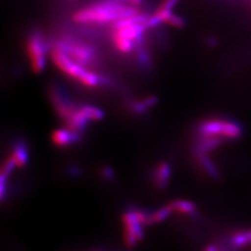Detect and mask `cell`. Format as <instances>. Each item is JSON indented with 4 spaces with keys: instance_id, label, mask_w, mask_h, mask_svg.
<instances>
[{
    "instance_id": "1",
    "label": "cell",
    "mask_w": 251,
    "mask_h": 251,
    "mask_svg": "<svg viewBox=\"0 0 251 251\" xmlns=\"http://www.w3.org/2000/svg\"><path fill=\"white\" fill-rule=\"evenodd\" d=\"M140 13L129 4H110L96 1L73 14V21L78 25H113L119 20Z\"/></svg>"
},
{
    "instance_id": "2",
    "label": "cell",
    "mask_w": 251,
    "mask_h": 251,
    "mask_svg": "<svg viewBox=\"0 0 251 251\" xmlns=\"http://www.w3.org/2000/svg\"><path fill=\"white\" fill-rule=\"evenodd\" d=\"M49 55L62 72L85 87L97 88L110 84L108 77L74 62L67 54L57 48L50 46Z\"/></svg>"
},
{
    "instance_id": "3",
    "label": "cell",
    "mask_w": 251,
    "mask_h": 251,
    "mask_svg": "<svg viewBox=\"0 0 251 251\" xmlns=\"http://www.w3.org/2000/svg\"><path fill=\"white\" fill-rule=\"evenodd\" d=\"M51 46L61 50L67 54L74 62L86 68L95 70L94 68L98 66L99 59L94 48L72 36L66 35L61 36L54 40Z\"/></svg>"
},
{
    "instance_id": "4",
    "label": "cell",
    "mask_w": 251,
    "mask_h": 251,
    "mask_svg": "<svg viewBox=\"0 0 251 251\" xmlns=\"http://www.w3.org/2000/svg\"><path fill=\"white\" fill-rule=\"evenodd\" d=\"M197 130L198 137H221L229 140H237L244 133L240 123L225 118H209L204 120L198 125Z\"/></svg>"
},
{
    "instance_id": "5",
    "label": "cell",
    "mask_w": 251,
    "mask_h": 251,
    "mask_svg": "<svg viewBox=\"0 0 251 251\" xmlns=\"http://www.w3.org/2000/svg\"><path fill=\"white\" fill-rule=\"evenodd\" d=\"M50 47L40 32H33L25 42V52L33 72L39 74L45 69L46 60Z\"/></svg>"
},
{
    "instance_id": "6",
    "label": "cell",
    "mask_w": 251,
    "mask_h": 251,
    "mask_svg": "<svg viewBox=\"0 0 251 251\" xmlns=\"http://www.w3.org/2000/svg\"><path fill=\"white\" fill-rule=\"evenodd\" d=\"M123 239L126 248H133L144 238V225L137 217L136 210L126 211L122 215Z\"/></svg>"
},
{
    "instance_id": "7",
    "label": "cell",
    "mask_w": 251,
    "mask_h": 251,
    "mask_svg": "<svg viewBox=\"0 0 251 251\" xmlns=\"http://www.w3.org/2000/svg\"><path fill=\"white\" fill-rule=\"evenodd\" d=\"M49 98L50 100L54 111L63 123L72 116L78 107V104L68 99L57 87L52 86L49 90Z\"/></svg>"
},
{
    "instance_id": "8",
    "label": "cell",
    "mask_w": 251,
    "mask_h": 251,
    "mask_svg": "<svg viewBox=\"0 0 251 251\" xmlns=\"http://www.w3.org/2000/svg\"><path fill=\"white\" fill-rule=\"evenodd\" d=\"M82 135L75 133L72 130L66 128H59L54 130L51 139L54 145L59 148H66L75 144H77L80 141Z\"/></svg>"
},
{
    "instance_id": "9",
    "label": "cell",
    "mask_w": 251,
    "mask_h": 251,
    "mask_svg": "<svg viewBox=\"0 0 251 251\" xmlns=\"http://www.w3.org/2000/svg\"><path fill=\"white\" fill-rule=\"evenodd\" d=\"M171 176V166H169L167 163L158 164L152 171V180L154 187L158 190L167 188Z\"/></svg>"
},
{
    "instance_id": "10",
    "label": "cell",
    "mask_w": 251,
    "mask_h": 251,
    "mask_svg": "<svg viewBox=\"0 0 251 251\" xmlns=\"http://www.w3.org/2000/svg\"><path fill=\"white\" fill-rule=\"evenodd\" d=\"M9 157L16 164L17 168H23L26 166L29 161V151L26 144L22 141H18L13 144Z\"/></svg>"
},
{
    "instance_id": "11",
    "label": "cell",
    "mask_w": 251,
    "mask_h": 251,
    "mask_svg": "<svg viewBox=\"0 0 251 251\" xmlns=\"http://www.w3.org/2000/svg\"><path fill=\"white\" fill-rule=\"evenodd\" d=\"M201 169L212 179H219L221 178V172L216 167L213 161L207 156V154H197L195 155Z\"/></svg>"
},
{
    "instance_id": "12",
    "label": "cell",
    "mask_w": 251,
    "mask_h": 251,
    "mask_svg": "<svg viewBox=\"0 0 251 251\" xmlns=\"http://www.w3.org/2000/svg\"><path fill=\"white\" fill-rule=\"evenodd\" d=\"M230 246L233 250H238L251 245V229L242 230L233 233L230 237Z\"/></svg>"
},
{
    "instance_id": "13",
    "label": "cell",
    "mask_w": 251,
    "mask_h": 251,
    "mask_svg": "<svg viewBox=\"0 0 251 251\" xmlns=\"http://www.w3.org/2000/svg\"><path fill=\"white\" fill-rule=\"evenodd\" d=\"M173 211L183 215H194L197 211L196 205L188 200H174L170 203Z\"/></svg>"
},
{
    "instance_id": "14",
    "label": "cell",
    "mask_w": 251,
    "mask_h": 251,
    "mask_svg": "<svg viewBox=\"0 0 251 251\" xmlns=\"http://www.w3.org/2000/svg\"><path fill=\"white\" fill-rule=\"evenodd\" d=\"M156 103V98L155 97H148L142 100H138L132 102L130 104V107L132 111L137 114H142L146 112L150 107L153 106Z\"/></svg>"
},
{
    "instance_id": "15",
    "label": "cell",
    "mask_w": 251,
    "mask_h": 251,
    "mask_svg": "<svg viewBox=\"0 0 251 251\" xmlns=\"http://www.w3.org/2000/svg\"><path fill=\"white\" fill-rule=\"evenodd\" d=\"M172 212H174V211L171 207V204L158 208L157 210H155L153 213L151 214L152 225L160 224L162 222L166 221L171 215Z\"/></svg>"
},
{
    "instance_id": "16",
    "label": "cell",
    "mask_w": 251,
    "mask_h": 251,
    "mask_svg": "<svg viewBox=\"0 0 251 251\" xmlns=\"http://www.w3.org/2000/svg\"><path fill=\"white\" fill-rule=\"evenodd\" d=\"M165 24H167L171 26L175 27V28H182L185 25V21H184V19L181 18L179 15L172 13L169 19L166 21Z\"/></svg>"
},
{
    "instance_id": "17",
    "label": "cell",
    "mask_w": 251,
    "mask_h": 251,
    "mask_svg": "<svg viewBox=\"0 0 251 251\" xmlns=\"http://www.w3.org/2000/svg\"><path fill=\"white\" fill-rule=\"evenodd\" d=\"M179 1V0H164V1L162 2L161 5L158 7V9L172 11V9L176 6V4H177Z\"/></svg>"
},
{
    "instance_id": "18",
    "label": "cell",
    "mask_w": 251,
    "mask_h": 251,
    "mask_svg": "<svg viewBox=\"0 0 251 251\" xmlns=\"http://www.w3.org/2000/svg\"><path fill=\"white\" fill-rule=\"evenodd\" d=\"M100 175L105 179H111L113 178L114 173H113V171H112L111 169L104 168V169H102V170L100 171Z\"/></svg>"
},
{
    "instance_id": "19",
    "label": "cell",
    "mask_w": 251,
    "mask_h": 251,
    "mask_svg": "<svg viewBox=\"0 0 251 251\" xmlns=\"http://www.w3.org/2000/svg\"><path fill=\"white\" fill-rule=\"evenodd\" d=\"M206 44L209 46V47H216V46L218 45V41H217L215 37L209 36V37L206 38Z\"/></svg>"
},
{
    "instance_id": "20",
    "label": "cell",
    "mask_w": 251,
    "mask_h": 251,
    "mask_svg": "<svg viewBox=\"0 0 251 251\" xmlns=\"http://www.w3.org/2000/svg\"><path fill=\"white\" fill-rule=\"evenodd\" d=\"M129 1V4L131 6H134V7H139L141 5V3L143 2V0H128Z\"/></svg>"
},
{
    "instance_id": "21",
    "label": "cell",
    "mask_w": 251,
    "mask_h": 251,
    "mask_svg": "<svg viewBox=\"0 0 251 251\" xmlns=\"http://www.w3.org/2000/svg\"><path fill=\"white\" fill-rule=\"evenodd\" d=\"M218 251V249H217V247H215L214 245H209V246H207L206 249H205V251Z\"/></svg>"
},
{
    "instance_id": "22",
    "label": "cell",
    "mask_w": 251,
    "mask_h": 251,
    "mask_svg": "<svg viewBox=\"0 0 251 251\" xmlns=\"http://www.w3.org/2000/svg\"></svg>"
}]
</instances>
